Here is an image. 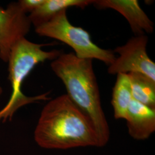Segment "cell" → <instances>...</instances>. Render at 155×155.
<instances>
[{
    "label": "cell",
    "instance_id": "cell-1",
    "mask_svg": "<svg viewBox=\"0 0 155 155\" xmlns=\"http://www.w3.org/2000/svg\"><path fill=\"white\" fill-rule=\"evenodd\" d=\"M34 139L39 147L47 150L100 147L92 122L67 94L50 100L44 106Z\"/></svg>",
    "mask_w": 155,
    "mask_h": 155
},
{
    "label": "cell",
    "instance_id": "cell-2",
    "mask_svg": "<svg viewBox=\"0 0 155 155\" xmlns=\"http://www.w3.org/2000/svg\"><path fill=\"white\" fill-rule=\"evenodd\" d=\"M51 68L64 84L70 100L92 122L100 147L105 146L110 132L102 106L93 60L79 58L74 52L61 53L52 61Z\"/></svg>",
    "mask_w": 155,
    "mask_h": 155
},
{
    "label": "cell",
    "instance_id": "cell-3",
    "mask_svg": "<svg viewBox=\"0 0 155 155\" xmlns=\"http://www.w3.org/2000/svg\"><path fill=\"white\" fill-rule=\"evenodd\" d=\"M51 45L35 43L24 38L12 48L8 61L12 94L6 105L0 110V122L11 121L16 111L24 106L50 99L48 93L26 96L21 91V86L25 79L37 64L46 61H52L62 53L59 50L47 51L42 49Z\"/></svg>",
    "mask_w": 155,
    "mask_h": 155
},
{
    "label": "cell",
    "instance_id": "cell-4",
    "mask_svg": "<svg viewBox=\"0 0 155 155\" xmlns=\"http://www.w3.org/2000/svg\"><path fill=\"white\" fill-rule=\"evenodd\" d=\"M35 32L39 36L56 39L68 45L81 59H96L110 66L116 58L113 51L102 48L93 43L87 31L71 24L68 19L67 10L35 28Z\"/></svg>",
    "mask_w": 155,
    "mask_h": 155
},
{
    "label": "cell",
    "instance_id": "cell-5",
    "mask_svg": "<svg viewBox=\"0 0 155 155\" xmlns=\"http://www.w3.org/2000/svg\"><path fill=\"white\" fill-rule=\"evenodd\" d=\"M148 38L146 35L134 36L126 44L116 47L114 53L118 54L109 66L107 72L111 75L140 72L155 81V63L147 52Z\"/></svg>",
    "mask_w": 155,
    "mask_h": 155
},
{
    "label": "cell",
    "instance_id": "cell-6",
    "mask_svg": "<svg viewBox=\"0 0 155 155\" xmlns=\"http://www.w3.org/2000/svg\"><path fill=\"white\" fill-rule=\"evenodd\" d=\"M31 23L17 2L0 7V59L8 63L12 48L30 31Z\"/></svg>",
    "mask_w": 155,
    "mask_h": 155
},
{
    "label": "cell",
    "instance_id": "cell-7",
    "mask_svg": "<svg viewBox=\"0 0 155 155\" xmlns=\"http://www.w3.org/2000/svg\"><path fill=\"white\" fill-rule=\"evenodd\" d=\"M98 9H111L124 17L134 36L150 34L154 31V24L141 9L137 0H94Z\"/></svg>",
    "mask_w": 155,
    "mask_h": 155
},
{
    "label": "cell",
    "instance_id": "cell-8",
    "mask_svg": "<svg viewBox=\"0 0 155 155\" xmlns=\"http://www.w3.org/2000/svg\"><path fill=\"white\" fill-rule=\"evenodd\" d=\"M128 133L136 140L148 139L155 131V109L132 100L126 118Z\"/></svg>",
    "mask_w": 155,
    "mask_h": 155
},
{
    "label": "cell",
    "instance_id": "cell-9",
    "mask_svg": "<svg viewBox=\"0 0 155 155\" xmlns=\"http://www.w3.org/2000/svg\"><path fill=\"white\" fill-rule=\"evenodd\" d=\"M94 0H45L35 11L28 15V18L35 28L50 21L59 12L70 7L82 9L93 4Z\"/></svg>",
    "mask_w": 155,
    "mask_h": 155
},
{
    "label": "cell",
    "instance_id": "cell-10",
    "mask_svg": "<svg viewBox=\"0 0 155 155\" xmlns=\"http://www.w3.org/2000/svg\"><path fill=\"white\" fill-rule=\"evenodd\" d=\"M132 100L131 84L128 74H117L116 82L113 89L111 101L116 119H125Z\"/></svg>",
    "mask_w": 155,
    "mask_h": 155
},
{
    "label": "cell",
    "instance_id": "cell-11",
    "mask_svg": "<svg viewBox=\"0 0 155 155\" xmlns=\"http://www.w3.org/2000/svg\"><path fill=\"white\" fill-rule=\"evenodd\" d=\"M133 100L155 109V81L140 72L127 74Z\"/></svg>",
    "mask_w": 155,
    "mask_h": 155
},
{
    "label": "cell",
    "instance_id": "cell-12",
    "mask_svg": "<svg viewBox=\"0 0 155 155\" xmlns=\"http://www.w3.org/2000/svg\"><path fill=\"white\" fill-rule=\"evenodd\" d=\"M45 0H20L17 2L21 9L25 14H29L41 5Z\"/></svg>",
    "mask_w": 155,
    "mask_h": 155
},
{
    "label": "cell",
    "instance_id": "cell-13",
    "mask_svg": "<svg viewBox=\"0 0 155 155\" xmlns=\"http://www.w3.org/2000/svg\"><path fill=\"white\" fill-rule=\"evenodd\" d=\"M2 87L0 86V95L2 94Z\"/></svg>",
    "mask_w": 155,
    "mask_h": 155
}]
</instances>
